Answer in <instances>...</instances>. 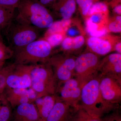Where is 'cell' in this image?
Listing matches in <instances>:
<instances>
[{
	"label": "cell",
	"instance_id": "obj_1",
	"mask_svg": "<svg viewBox=\"0 0 121 121\" xmlns=\"http://www.w3.org/2000/svg\"><path fill=\"white\" fill-rule=\"evenodd\" d=\"M101 77L99 73L84 84L82 89L79 108L93 116L102 118L104 115L117 109V107L108 103L102 97L99 87Z\"/></svg>",
	"mask_w": 121,
	"mask_h": 121
},
{
	"label": "cell",
	"instance_id": "obj_2",
	"mask_svg": "<svg viewBox=\"0 0 121 121\" xmlns=\"http://www.w3.org/2000/svg\"><path fill=\"white\" fill-rule=\"evenodd\" d=\"M16 20L40 29L50 28L54 18L45 6L35 0H21L17 8Z\"/></svg>",
	"mask_w": 121,
	"mask_h": 121
},
{
	"label": "cell",
	"instance_id": "obj_3",
	"mask_svg": "<svg viewBox=\"0 0 121 121\" xmlns=\"http://www.w3.org/2000/svg\"><path fill=\"white\" fill-rule=\"evenodd\" d=\"M31 80V86L36 99L55 94L57 82L52 68L48 63L26 65Z\"/></svg>",
	"mask_w": 121,
	"mask_h": 121
},
{
	"label": "cell",
	"instance_id": "obj_4",
	"mask_svg": "<svg viewBox=\"0 0 121 121\" xmlns=\"http://www.w3.org/2000/svg\"><path fill=\"white\" fill-rule=\"evenodd\" d=\"M52 48L47 40H36L13 51V64L28 65L47 63L51 56Z\"/></svg>",
	"mask_w": 121,
	"mask_h": 121
},
{
	"label": "cell",
	"instance_id": "obj_5",
	"mask_svg": "<svg viewBox=\"0 0 121 121\" xmlns=\"http://www.w3.org/2000/svg\"><path fill=\"white\" fill-rule=\"evenodd\" d=\"M12 21L4 29L9 43L13 51L38 39L41 29L35 26Z\"/></svg>",
	"mask_w": 121,
	"mask_h": 121
},
{
	"label": "cell",
	"instance_id": "obj_6",
	"mask_svg": "<svg viewBox=\"0 0 121 121\" xmlns=\"http://www.w3.org/2000/svg\"><path fill=\"white\" fill-rule=\"evenodd\" d=\"M100 62L98 56L91 52L81 54L75 59L74 77L86 83L99 74Z\"/></svg>",
	"mask_w": 121,
	"mask_h": 121
},
{
	"label": "cell",
	"instance_id": "obj_7",
	"mask_svg": "<svg viewBox=\"0 0 121 121\" xmlns=\"http://www.w3.org/2000/svg\"><path fill=\"white\" fill-rule=\"evenodd\" d=\"M75 59L68 55L59 54L51 56L48 60L57 82L56 91L64 83L74 78Z\"/></svg>",
	"mask_w": 121,
	"mask_h": 121
},
{
	"label": "cell",
	"instance_id": "obj_8",
	"mask_svg": "<svg viewBox=\"0 0 121 121\" xmlns=\"http://www.w3.org/2000/svg\"><path fill=\"white\" fill-rule=\"evenodd\" d=\"M6 76V87L27 89L31 86V80L26 65L14 64L2 68Z\"/></svg>",
	"mask_w": 121,
	"mask_h": 121
},
{
	"label": "cell",
	"instance_id": "obj_9",
	"mask_svg": "<svg viewBox=\"0 0 121 121\" xmlns=\"http://www.w3.org/2000/svg\"><path fill=\"white\" fill-rule=\"evenodd\" d=\"M85 84L74 77L71 78L64 83L57 91L60 95L59 97L74 110L78 109L82 89Z\"/></svg>",
	"mask_w": 121,
	"mask_h": 121
},
{
	"label": "cell",
	"instance_id": "obj_10",
	"mask_svg": "<svg viewBox=\"0 0 121 121\" xmlns=\"http://www.w3.org/2000/svg\"><path fill=\"white\" fill-rule=\"evenodd\" d=\"M99 87L104 100L117 107L121 100V82L111 77L101 76Z\"/></svg>",
	"mask_w": 121,
	"mask_h": 121
},
{
	"label": "cell",
	"instance_id": "obj_11",
	"mask_svg": "<svg viewBox=\"0 0 121 121\" xmlns=\"http://www.w3.org/2000/svg\"><path fill=\"white\" fill-rule=\"evenodd\" d=\"M99 73L102 76L111 77L121 82V54L108 55L100 61Z\"/></svg>",
	"mask_w": 121,
	"mask_h": 121
},
{
	"label": "cell",
	"instance_id": "obj_12",
	"mask_svg": "<svg viewBox=\"0 0 121 121\" xmlns=\"http://www.w3.org/2000/svg\"><path fill=\"white\" fill-rule=\"evenodd\" d=\"M5 97L11 107L15 108L20 104L35 102L36 95L31 88L12 89L6 87L4 91Z\"/></svg>",
	"mask_w": 121,
	"mask_h": 121
},
{
	"label": "cell",
	"instance_id": "obj_13",
	"mask_svg": "<svg viewBox=\"0 0 121 121\" xmlns=\"http://www.w3.org/2000/svg\"><path fill=\"white\" fill-rule=\"evenodd\" d=\"M15 108L13 121H39V111L35 102L20 104Z\"/></svg>",
	"mask_w": 121,
	"mask_h": 121
},
{
	"label": "cell",
	"instance_id": "obj_14",
	"mask_svg": "<svg viewBox=\"0 0 121 121\" xmlns=\"http://www.w3.org/2000/svg\"><path fill=\"white\" fill-rule=\"evenodd\" d=\"M71 108L59 96L46 121H70L73 111Z\"/></svg>",
	"mask_w": 121,
	"mask_h": 121
},
{
	"label": "cell",
	"instance_id": "obj_15",
	"mask_svg": "<svg viewBox=\"0 0 121 121\" xmlns=\"http://www.w3.org/2000/svg\"><path fill=\"white\" fill-rule=\"evenodd\" d=\"M58 97L55 94L50 95L35 99V103L39 111V121H46Z\"/></svg>",
	"mask_w": 121,
	"mask_h": 121
},
{
	"label": "cell",
	"instance_id": "obj_16",
	"mask_svg": "<svg viewBox=\"0 0 121 121\" xmlns=\"http://www.w3.org/2000/svg\"><path fill=\"white\" fill-rule=\"evenodd\" d=\"M54 11L64 20L70 19L75 12L76 0H58L52 6Z\"/></svg>",
	"mask_w": 121,
	"mask_h": 121
},
{
	"label": "cell",
	"instance_id": "obj_17",
	"mask_svg": "<svg viewBox=\"0 0 121 121\" xmlns=\"http://www.w3.org/2000/svg\"><path fill=\"white\" fill-rule=\"evenodd\" d=\"M87 43L92 51L91 52L98 56L105 55L112 51L113 48L110 41L99 37H90Z\"/></svg>",
	"mask_w": 121,
	"mask_h": 121
},
{
	"label": "cell",
	"instance_id": "obj_18",
	"mask_svg": "<svg viewBox=\"0 0 121 121\" xmlns=\"http://www.w3.org/2000/svg\"><path fill=\"white\" fill-rule=\"evenodd\" d=\"M15 9L0 5V29L4 30L13 21Z\"/></svg>",
	"mask_w": 121,
	"mask_h": 121
},
{
	"label": "cell",
	"instance_id": "obj_19",
	"mask_svg": "<svg viewBox=\"0 0 121 121\" xmlns=\"http://www.w3.org/2000/svg\"><path fill=\"white\" fill-rule=\"evenodd\" d=\"M11 108L4 93L0 96V121H9L12 116Z\"/></svg>",
	"mask_w": 121,
	"mask_h": 121
},
{
	"label": "cell",
	"instance_id": "obj_20",
	"mask_svg": "<svg viewBox=\"0 0 121 121\" xmlns=\"http://www.w3.org/2000/svg\"><path fill=\"white\" fill-rule=\"evenodd\" d=\"M70 121H102L101 118L91 115L81 108L73 110Z\"/></svg>",
	"mask_w": 121,
	"mask_h": 121
},
{
	"label": "cell",
	"instance_id": "obj_21",
	"mask_svg": "<svg viewBox=\"0 0 121 121\" xmlns=\"http://www.w3.org/2000/svg\"><path fill=\"white\" fill-rule=\"evenodd\" d=\"M13 50L0 40V69L3 68L6 60L13 56Z\"/></svg>",
	"mask_w": 121,
	"mask_h": 121
},
{
	"label": "cell",
	"instance_id": "obj_22",
	"mask_svg": "<svg viewBox=\"0 0 121 121\" xmlns=\"http://www.w3.org/2000/svg\"><path fill=\"white\" fill-rule=\"evenodd\" d=\"M108 6L106 3L98 1L92 5L87 15L90 16L95 13H108Z\"/></svg>",
	"mask_w": 121,
	"mask_h": 121
},
{
	"label": "cell",
	"instance_id": "obj_23",
	"mask_svg": "<svg viewBox=\"0 0 121 121\" xmlns=\"http://www.w3.org/2000/svg\"><path fill=\"white\" fill-rule=\"evenodd\" d=\"M77 4L80 9L83 15H88L89 10L94 3L93 0H76Z\"/></svg>",
	"mask_w": 121,
	"mask_h": 121
},
{
	"label": "cell",
	"instance_id": "obj_24",
	"mask_svg": "<svg viewBox=\"0 0 121 121\" xmlns=\"http://www.w3.org/2000/svg\"><path fill=\"white\" fill-rule=\"evenodd\" d=\"M121 16L120 15L115 17V21L109 24L108 28L110 31L113 32H120L121 31Z\"/></svg>",
	"mask_w": 121,
	"mask_h": 121
},
{
	"label": "cell",
	"instance_id": "obj_25",
	"mask_svg": "<svg viewBox=\"0 0 121 121\" xmlns=\"http://www.w3.org/2000/svg\"><path fill=\"white\" fill-rule=\"evenodd\" d=\"M62 35L59 34H54L50 36L47 40L53 47L54 46L58 45L63 40Z\"/></svg>",
	"mask_w": 121,
	"mask_h": 121
},
{
	"label": "cell",
	"instance_id": "obj_26",
	"mask_svg": "<svg viewBox=\"0 0 121 121\" xmlns=\"http://www.w3.org/2000/svg\"><path fill=\"white\" fill-rule=\"evenodd\" d=\"M21 0H0V5L17 9Z\"/></svg>",
	"mask_w": 121,
	"mask_h": 121
},
{
	"label": "cell",
	"instance_id": "obj_27",
	"mask_svg": "<svg viewBox=\"0 0 121 121\" xmlns=\"http://www.w3.org/2000/svg\"><path fill=\"white\" fill-rule=\"evenodd\" d=\"M85 41L84 37L82 36H78L73 38L72 50H77L83 45Z\"/></svg>",
	"mask_w": 121,
	"mask_h": 121
},
{
	"label": "cell",
	"instance_id": "obj_28",
	"mask_svg": "<svg viewBox=\"0 0 121 121\" xmlns=\"http://www.w3.org/2000/svg\"><path fill=\"white\" fill-rule=\"evenodd\" d=\"M6 87V76L2 68L0 69V96L4 93Z\"/></svg>",
	"mask_w": 121,
	"mask_h": 121
},
{
	"label": "cell",
	"instance_id": "obj_29",
	"mask_svg": "<svg viewBox=\"0 0 121 121\" xmlns=\"http://www.w3.org/2000/svg\"><path fill=\"white\" fill-rule=\"evenodd\" d=\"M102 119V121H121V117L119 113L114 112Z\"/></svg>",
	"mask_w": 121,
	"mask_h": 121
},
{
	"label": "cell",
	"instance_id": "obj_30",
	"mask_svg": "<svg viewBox=\"0 0 121 121\" xmlns=\"http://www.w3.org/2000/svg\"><path fill=\"white\" fill-rule=\"evenodd\" d=\"M73 38L68 37L63 40L62 42V47L65 51L72 50Z\"/></svg>",
	"mask_w": 121,
	"mask_h": 121
},
{
	"label": "cell",
	"instance_id": "obj_31",
	"mask_svg": "<svg viewBox=\"0 0 121 121\" xmlns=\"http://www.w3.org/2000/svg\"><path fill=\"white\" fill-rule=\"evenodd\" d=\"M36 1L46 7L52 5V6L56 0H35Z\"/></svg>",
	"mask_w": 121,
	"mask_h": 121
},
{
	"label": "cell",
	"instance_id": "obj_32",
	"mask_svg": "<svg viewBox=\"0 0 121 121\" xmlns=\"http://www.w3.org/2000/svg\"><path fill=\"white\" fill-rule=\"evenodd\" d=\"M114 12L119 15H121V4H118L115 6L114 8Z\"/></svg>",
	"mask_w": 121,
	"mask_h": 121
},
{
	"label": "cell",
	"instance_id": "obj_33",
	"mask_svg": "<svg viewBox=\"0 0 121 121\" xmlns=\"http://www.w3.org/2000/svg\"><path fill=\"white\" fill-rule=\"evenodd\" d=\"M67 33L69 35L74 36L75 35H77V31L76 30L74 29H70L68 30Z\"/></svg>",
	"mask_w": 121,
	"mask_h": 121
},
{
	"label": "cell",
	"instance_id": "obj_34",
	"mask_svg": "<svg viewBox=\"0 0 121 121\" xmlns=\"http://www.w3.org/2000/svg\"><path fill=\"white\" fill-rule=\"evenodd\" d=\"M121 42L117 43L115 46V50L117 52V53L121 54Z\"/></svg>",
	"mask_w": 121,
	"mask_h": 121
},
{
	"label": "cell",
	"instance_id": "obj_35",
	"mask_svg": "<svg viewBox=\"0 0 121 121\" xmlns=\"http://www.w3.org/2000/svg\"><path fill=\"white\" fill-rule=\"evenodd\" d=\"M0 40L1 41H3V39H2V36H1V30L0 29Z\"/></svg>",
	"mask_w": 121,
	"mask_h": 121
},
{
	"label": "cell",
	"instance_id": "obj_36",
	"mask_svg": "<svg viewBox=\"0 0 121 121\" xmlns=\"http://www.w3.org/2000/svg\"><path fill=\"white\" fill-rule=\"evenodd\" d=\"M94 2H98L99 0H93Z\"/></svg>",
	"mask_w": 121,
	"mask_h": 121
},
{
	"label": "cell",
	"instance_id": "obj_37",
	"mask_svg": "<svg viewBox=\"0 0 121 121\" xmlns=\"http://www.w3.org/2000/svg\"></svg>",
	"mask_w": 121,
	"mask_h": 121
}]
</instances>
